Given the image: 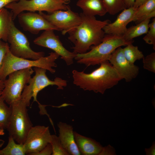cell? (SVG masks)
Wrapping results in <instances>:
<instances>
[{"label":"cell","instance_id":"cell-1","mask_svg":"<svg viewBox=\"0 0 155 155\" xmlns=\"http://www.w3.org/2000/svg\"><path fill=\"white\" fill-rule=\"evenodd\" d=\"M80 24L68 33V39L74 44L73 52L78 54L86 53L92 46L97 45L102 41L105 34L104 27L111 23L106 20L101 21L95 16H86L82 13Z\"/></svg>","mask_w":155,"mask_h":155},{"label":"cell","instance_id":"cell-31","mask_svg":"<svg viewBox=\"0 0 155 155\" xmlns=\"http://www.w3.org/2000/svg\"><path fill=\"white\" fill-rule=\"evenodd\" d=\"M115 149L111 146L108 145L103 147L102 150L99 155H116Z\"/></svg>","mask_w":155,"mask_h":155},{"label":"cell","instance_id":"cell-36","mask_svg":"<svg viewBox=\"0 0 155 155\" xmlns=\"http://www.w3.org/2000/svg\"><path fill=\"white\" fill-rule=\"evenodd\" d=\"M4 87V82L0 80V90L2 91Z\"/></svg>","mask_w":155,"mask_h":155},{"label":"cell","instance_id":"cell-27","mask_svg":"<svg viewBox=\"0 0 155 155\" xmlns=\"http://www.w3.org/2000/svg\"><path fill=\"white\" fill-rule=\"evenodd\" d=\"M146 35L143 39L146 43L153 46V49L155 50V18H154L151 23L149 24V29Z\"/></svg>","mask_w":155,"mask_h":155},{"label":"cell","instance_id":"cell-23","mask_svg":"<svg viewBox=\"0 0 155 155\" xmlns=\"http://www.w3.org/2000/svg\"><path fill=\"white\" fill-rule=\"evenodd\" d=\"M123 48L124 55L126 59L131 63L134 64L137 60L143 59L144 57L142 52L137 46H134L132 43H129Z\"/></svg>","mask_w":155,"mask_h":155},{"label":"cell","instance_id":"cell-24","mask_svg":"<svg viewBox=\"0 0 155 155\" xmlns=\"http://www.w3.org/2000/svg\"><path fill=\"white\" fill-rule=\"evenodd\" d=\"M3 98L0 97V129H7L10 119L11 109L5 103Z\"/></svg>","mask_w":155,"mask_h":155},{"label":"cell","instance_id":"cell-3","mask_svg":"<svg viewBox=\"0 0 155 155\" xmlns=\"http://www.w3.org/2000/svg\"><path fill=\"white\" fill-rule=\"evenodd\" d=\"M133 42V40H125L122 36L106 34L100 43L92 46L88 52L77 54L74 59L78 63L87 66L100 65L108 61L111 54L118 47L126 46Z\"/></svg>","mask_w":155,"mask_h":155},{"label":"cell","instance_id":"cell-28","mask_svg":"<svg viewBox=\"0 0 155 155\" xmlns=\"http://www.w3.org/2000/svg\"><path fill=\"white\" fill-rule=\"evenodd\" d=\"M142 59L144 69L155 73V53H152Z\"/></svg>","mask_w":155,"mask_h":155},{"label":"cell","instance_id":"cell-12","mask_svg":"<svg viewBox=\"0 0 155 155\" xmlns=\"http://www.w3.org/2000/svg\"><path fill=\"white\" fill-rule=\"evenodd\" d=\"M51 135L48 126H32L28 132L23 144L26 154L34 155L50 143Z\"/></svg>","mask_w":155,"mask_h":155},{"label":"cell","instance_id":"cell-2","mask_svg":"<svg viewBox=\"0 0 155 155\" xmlns=\"http://www.w3.org/2000/svg\"><path fill=\"white\" fill-rule=\"evenodd\" d=\"M100 65L99 67L88 73L73 70V84L84 90L103 94L122 80L108 61Z\"/></svg>","mask_w":155,"mask_h":155},{"label":"cell","instance_id":"cell-25","mask_svg":"<svg viewBox=\"0 0 155 155\" xmlns=\"http://www.w3.org/2000/svg\"><path fill=\"white\" fill-rule=\"evenodd\" d=\"M104 7L110 14L114 15L127 8L123 0H102Z\"/></svg>","mask_w":155,"mask_h":155},{"label":"cell","instance_id":"cell-34","mask_svg":"<svg viewBox=\"0 0 155 155\" xmlns=\"http://www.w3.org/2000/svg\"><path fill=\"white\" fill-rule=\"evenodd\" d=\"M135 0H123L127 8L133 7Z\"/></svg>","mask_w":155,"mask_h":155},{"label":"cell","instance_id":"cell-30","mask_svg":"<svg viewBox=\"0 0 155 155\" xmlns=\"http://www.w3.org/2000/svg\"><path fill=\"white\" fill-rule=\"evenodd\" d=\"M53 153V149L50 143L48 144L40 152L34 155H51Z\"/></svg>","mask_w":155,"mask_h":155},{"label":"cell","instance_id":"cell-20","mask_svg":"<svg viewBox=\"0 0 155 155\" xmlns=\"http://www.w3.org/2000/svg\"><path fill=\"white\" fill-rule=\"evenodd\" d=\"M150 19H146L136 25L127 28L126 31L122 36L126 41H130L136 37L146 34L149 29Z\"/></svg>","mask_w":155,"mask_h":155},{"label":"cell","instance_id":"cell-37","mask_svg":"<svg viewBox=\"0 0 155 155\" xmlns=\"http://www.w3.org/2000/svg\"><path fill=\"white\" fill-rule=\"evenodd\" d=\"M5 141L3 140L0 139V148H1L3 145Z\"/></svg>","mask_w":155,"mask_h":155},{"label":"cell","instance_id":"cell-35","mask_svg":"<svg viewBox=\"0 0 155 155\" xmlns=\"http://www.w3.org/2000/svg\"><path fill=\"white\" fill-rule=\"evenodd\" d=\"M148 0H135L133 7L137 8Z\"/></svg>","mask_w":155,"mask_h":155},{"label":"cell","instance_id":"cell-19","mask_svg":"<svg viewBox=\"0 0 155 155\" xmlns=\"http://www.w3.org/2000/svg\"><path fill=\"white\" fill-rule=\"evenodd\" d=\"M155 17V0H148L137 8L132 21L137 24Z\"/></svg>","mask_w":155,"mask_h":155},{"label":"cell","instance_id":"cell-39","mask_svg":"<svg viewBox=\"0 0 155 155\" xmlns=\"http://www.w3.org/2000/svg\"><path fill=\"white\" fill-rule=\"evenodd\" d=\"M2 91L0 90V97L1 96L2 94Z\"/></svg>","mask_w":155,"mask_h":155},{"label":"cell","instance_id":"cell-32","mask_svg":"<svg viewBox=\"0 0 155 155\" xmlns=\"http://www.w3.org/2000/svg\"><path fill=\"white\" fill-rule=\"evenodd\" d=\"M145 151L146 155H155V143L153 142L152 146L149 148H145Z\"/></svg>","mask_w":155,"mask_h":155},{"label":"cell","instance_id":"cell-10","mask_svg":"<svg viewBox=\"0 0 155 155\" xmlns=\"http://www.w3.org/2000/svg\"><path fill=\"white\" fill-rule=\"evenodd\" d=\"M39 13L63 35L78 26L82 20L80 14L73 11L69 7L66 10H58L49 14Z\"/></svg>","mask_w":155,"mask_h":155},{"label":"cell","instance_id":"cell-40","mask_svg":"<svg viewBox=\"0 0 155 155\" xmlns=\"http://www.w3.org/2000/svg\"><path fill=\"white\" fill-rule=\"evenodd\" d=\"M2 39V36L0 35V42L1 41V40Z\"/></svg>","mask_w":155,"mask_h":155},{"label":"cell","instance_id":"cell-4","mask_svg":"<svg viewBox=\"0 0 155 155\" xmlns=\"http://www.w3.org/2000/svg\"><path fill=\"white\" fill-rule=\"evenodd\" d=\"M59 56L51 52L49 55L35 60H30L16 57L12 54L9 49L7 52L0 69V80L4 81L8 75L13 72L32 67L44 69L52 73L55 72L53 67H56L55 62Z\"/></svg>","mask_w":155,"mask_h":155},{"label":"cell","instance_id":"cell-14","mask_svg":"<svg viewBox=\"0 0 155 155\" xmlns=\"http://www.w3.org/2000/svg\"><path fill=\"white\" fill-rule=\"evenodd\" d=\"M17 17L23 29L32 34H38L42 30L52 29L59 31L39 13L30 11L22 12Z\"/></svg>","mask_w":155,"mask_h":155},{"label":"cell","instance_id":"cell-6","mask_svg":"<svg viewBox=\"0 0 155 155\" xmlns=\"http://www.w3.org/2000/svg\"><path fill=\"white\" fill-rule=\"evenodd\" d=\"M34 69L35 75L31 78L28 84L24 88L21 96L28 106L32 98H33L34 102L39 103L37 99V94L48 86L56 85L57 87V89L63 90L64 87L67 85V81L60 78L56 77L53 81L50 80L46 74V70L44 69L34 67Z\"/></svg>","mask_w":155,"mask_h":155},{"label":"cell","instance_id":"cell-33","mask_svg":"<svg viewBox=\"0 0 155 155\" xmlns=\"http://www.w3.org/2000/svg\"><path fill=\"white\" fill-rule=\"evenodd\" d=\"M19 0H0V10L5 7L7 5L15 2H17Z\"/></svg>","mask_w":155,"mask_h":155},{"label":"cell","instance_id":"cell-21","mask_svg":"<svg viewBox=\"0 0 155 155\" xmlns=\"http://www.w3.org/2000/svg\"><path fill=\"white\" fill-rule=\"evenodd\" d=\"M13 20L12 14L4 7L0 10V35L2 40L7 41L10 23Z\"/></svg>","mask_w":155,"mask_h":155},{"label":"cell","instance_id":"cell-38","mask_svg":"<svg viewBox=\"0 0 155 155\" xmlns=\"http://www.w3.org/2000/svg\"><path fill=\"white\" fill-rule=\"evenodd\" d=\"M4 134V129H0V135H3Z\"/></svg>","mask_w":155,"mask_h":155},{"label":"cell","instance_id":"cell-29","mask_svg":"<svg viewBox=\"0 0 155 155\" xmlns=\"http://www.w3.org/2000/svg\"><path fill=\"white\" fill-rule=\"evenodd\" d=\"M9 49V46L6 42H0V69L2 66L6 53Z\"/></svg>","mask_w":155,"mask_h":155},{"label":"cell","instance_id":"cell-22","mask_svg":"<svg viewBox=\"0 0 155 155\" xmlns=\"http://www.w3.org/2000/svg\"><path fill=\"white\" fill-rule=\"evenodd\" d=\"M26 154L23 144L16 143L14 139L9 136L8 144L3 149L0 150V155H25Z\"/></svg>","mask_w":155,"mask_h":155},{"label":"cell","instance_id":"cell-15","mask_svg":"<svg viewBox=\"0 0 155 155\" xmlns=\"http://www.w3.org/2000/svg\"><path fill=\"white\" fill-rule=\"evenodd\" d=\"M137 8L133 7L123 10L114 22L104 27L105 34L123 36L127 30V24L132 21Z\"/></svg>","mask_w":155,"mask_h":155},{"label":"cell","instance_id":"cell-5","mask_svg":"<svg viewBox=\"0 0 155 155\" xmlns=\"http://www.w3.org/2000/svg\"><path fill=\"white\" fill-rule=\"evenodd\" d=\"M9 106L11 114L7 129L9 136L16 142L23 144L28 132L33 126L28 114V106L21 97Z\"/></svg>","mask_w":155,"mask_h":155},{"label":"cell","instance_id":"cell-16","mask_svg":"<svg viewBox=\"0 0 155 155\" xmlns=\"http://www.w3.org/2000/svg\"><path fill=\"white\" fill-rule=\"evenodd\" d=\"M57 126L59 138L63 147L69 155H81L75 140L73 126L62 122H59Z\"/></svg>","mask_w":155,"mask_h":155},{"label":"cell","instance_id":"cell-13","mask_svg":"<svg viewBox=\"0 0 155 155\" xmlns=\"http://www.w3.org/2000/svg\"><path fill=\"white\" fill-rule=\"evenodd\" d=\"M108 61L122 79L127 82H130L138 75L139 67L126 59L121 46L112 53Z\"/></svg>","mask_w":155,"mask_h":155},{"label":"cell","instance_id":"cell-17","mask_svg":"<svg viewBox=\"0 0 155 155\" xmlns=\"http://www.w3.org/2000/svg\"><path fill=\"white\" fill-rule=\"evenodd\" d=\"M75 140L81 154L99 155L103 147L98 142L74 131Z\"/></svg>","mask_w":155,"mask_h":155},{"label":"cell","instance_id":"cell-26","mask_svg":"<svg viewBox=\"0 0 155 155\" xmlns=\"http://www.w3.org/2000/svg\"><path fill=\"white\" fill-rule=\"evenodd\" d=\"M52 148V155H69L62 145L58 136L51 135L50 143Z\"/></svg>","mask_w":155,"mask_h":155},{"label":"cell","instance_id":"cell-7","mask_svg":"<svg viewBox=\"0 0 155 155\" xmlns=\"http://www.w3.org/2000/svg\"><path fill=\"white\" fill-rule=\"evenodd\" d=\"M69 2L63 0H19L9 4L5 8L11 10L13 20L25 11H46L50 13L58 10H66L69 7L67 5Z\"/></svg>","mask_w":155,"mask_h":155},{"label":"cell","instance_id":"cell-11","mask_svg":"<svg viewBox=\"0 0 155 155\" xmlns=\"http://www.w3.org/2000/svg\"><path fill=\"white\" fill-rule=\"evenodd\" d=\"M54 30H44L39 36L35 38L34 43L38 45L50 49L57 54L67 65L73 63L77 53L70 52L63 46L59 36L54 32Z\"/></svg>","mask_w":155,"mask_h":155},{"label":"cell","instance_id":"cell-8","mask_svg":"<svg viewBox=\"0 0 155 155\" xmlns=\"http://www.w3.org/2000/svg\"><path fill=\"white\" fill-rule=\"evenodd\" d=\"M32 68L16 71L9 74L4 81L1 96L9 105L20 99L24 89L28 84L34 72Z\"/></svg>","mask_w":155,"mask_h":155},{"label":"cell","instance_id":"cell-18","mask_svg":"<svg viewBox=\"0 0 155 155\" xmlns=\"http://www.w3.org/2000/svg\"><path fill=\"white\" fill-rule=\"evenodd\" d=\"M76 5L86 16H103L107 13L102 0H78Z\"/></svg>","mask_w":155,"mask_h":155},{"label":"cell","instance_id":"cell-41","mask_svg":"<svg viewBox=\"0 0 155 155\" xmlns=\"http://www.w3.org/2000/svg\"><path fill=\"white\" fill-rule=\"evenodd\" d=\"M66 0V1H70V0Z\"/></svg>","mask_w":155,"mask_h":155},{"label":"cell","instance_id":"cell-9","mask_svg":"<svg viewBox=\"0 0 155 155\" xmlns=\"http://www.w3.org/2000/svg\"><path fill=\"white\" fill-rule=\"evenodd\" d=\"M7 41L10 44L11 53L16 57L35 60L44 56V52H35L31 49L27 37L17 28L13 20L10 23Z\"/></svg>","mask_w":155,"mask_h":155}]
</instances>
